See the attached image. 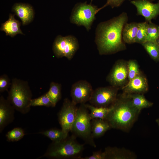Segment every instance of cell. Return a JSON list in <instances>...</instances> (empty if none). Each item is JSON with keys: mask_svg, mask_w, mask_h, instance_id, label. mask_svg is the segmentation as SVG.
<instances>
[{"mask_svg": "<svg viewBox=\"0 0 159 159\" xmlns=\"http://www.w3.org/2000/svg\"><path fill=\"white\" fill-rule=\"evenodd\" d=\"M128 20L127 13L123 12L118 16L101 22L97 25L95 29V41L100 54H112L126 49L122 32Z\"/></svg>", "mask_w": 159, "mask_h": 159, "instance_id": "obj_1", "label": "cell"}, {"mask_svg": "<svg viewBox=\"0 0 159 159\" xmlns=\"http://www.w3.org/2000/svg\"><path fill=\"white\" fill-rule=\"evenodd\" d=\"M112 109L105 120L112 128L128 131L136 121L141 111L125 95H118Z\"/></svg>", "mask_w": 159, "mask_h": 159, "instance_id": "obj_2", "label": "cell"}, {"mask_svg": "<svg viewBox=\"0 0 159 159\" xmlns=\"http://www.w3.org/2000/svg\"><path fill=\"white\" fill-rule=\"evenodd\" d=\"M76 138L72 134L59 142H52L45 153L38 158L46 157L55 159H80L84 149V145L77 142Z\"/></svg>", "mask_w": 159, "mask_h": 159, "instance_id": "obj_3", "label": "cell"}, {"mask_svg": "<svg viewBox=\"0 0 159 159\" xmlns=\"http://www.w3.org/2000/svg\"><path fill=\"white\" fill-rule=\"evenodd\" d=\"M8 92L7 99L15 110L23 114L29 112L32 94L27 81L16 78L13 79Z\"/></svg>", "mask_w": 159, "mask_h": 159, "instance_id": "obj_4", "label": "cell"}, {"mask_svg": "<svg viewBox=\"0 0 159 159\" xmlns=\"http://www.w3.org/2000/svg\"><path fill=\"white\" fill-rule=\"evenodd\" d=\"M88 110L85 103L80 104L77 107L76 117L71 131L86 143L95 148L96 145L92 135L91 119Z\"/></svg>", "mask_w": 159, "mask_h": 159, "instance_id": "obj_5", "label": "cell"}, {"mask_svg": "<svg viewBox=\"0 0 159 159\" xmlns=\"http://www.w3.org/2000/svg\"><path fill=\"white\" fill-rule=\"evenodd\" d=\"M98 9L97 6L86 2L77 3L72 10L70 21L77 26H84L88 32L95 19Z\"/></svg>", "mask_w": 159, "mask_h": 159, "instance_id": "obj_6", "label": "cell"}, {"mask_svg": "<svg viewBox=\"0 0 159 159\" xmlns=\"http://www.w3.org/2000/svg\"><path fill=\"white\" fill-rule=\"evenodd\" d=\"M79 43L74 36L69 35L62 36L58 35L53 44L52 50L57 58L65 57L71 60L79 48Z\"/></svg>", "mask_w": 159, "mask_h": 159, "instance_id": "obj_7", "label": "cell"}, {"mask_svg": "<svg viewBox=\"0 0 159 159\" xmlns=\"http://www.w3.org/2000/svg\"><path fill=\"white\" fill-rule=\"evenodd\" d=\"M119 88L112 86L100 87L93 90L89 102L97 107H109L115 101Z\"/></svg>", "mask_w": 159, "mask_h": 159, "instance_id": "obj_8", "label": "cell"}, {"mask_svg": "<svg viewBox=\"0 0 159 159\" xmlns=\"http://www.w3.org/2000/svg\"><path fill=\"white\" fill-rule=\"evenodd\" d=\"M77 110L76 105L68 98H65L58 113V119L61 129L68 134L75 119Z\"/></svg>", "mask_w": 159, "mask_h": 159, "instance_id": "obj_9", "label": "cell"}, {"mask_svg": "<svg viewBox=\"0 0 159 159\" xmlns=\"http://www.w3.org/2000/svg\"><path fill=\"white\" fill-rule=\"evenodd\" d=\"M93 90L91 84L87 81L79 80L72 86L70 91L72 101L76 105L85 103L89 101Z\"/></svg>", "mask_w": 159, "mask_h": 159, "instance_id": "obj_10", "label": "cell"}, {"mask_svg": "<svg viewBox=\"0 0 159 159\" xmlns=\"http://www.w3.org/2000/svg\"><path fill=\"white\" fill-rule=\"evenodd\" d=\"M128 79L127 63L122 60L117 61L107 77L110 85L118 88L124 85Z\"/></svg>", "mask_w": 159, "mask_h": 159, "instance_id": "obj_11", "label": "cell"}, {"mask_svg": "<svg viewBox=\"0 0 159 159\" xmlns=\"http://www.w3.org/2000/svg\"><path fill=\"white\" fill-rule=\"evenodd\" d=\"M130 2L136 7L137 15L144 17L148 23L159 15V2L153 3L149 0H133Z\"/></svg>", "mask_w": 159, "mask_h": 159, "instance_id": "obj_12", "label": "cell"}, {"mask_svg": "<svg viewBox=\"0 0 159 159\" xmlns=\"http://www.w3.org/2000/svg\"><path fill=\"white\" fill-rule=\"evenodd\" d=\"M15 109L10 102L4 97H0V132L11 123L14 119Z\"/></svg>", "mask_w": 159, "mask_h": 159, "instance_id": "obj_13", "label": "cell"}, {"mask_svg": "<svg viewBox=\"0 0 159 159\" xmlns=\"http://www.w3.org/2000/svg\"><path fill=\"white\" fill-rule=\"evenodd\" d=\"M148 88L146 78L140 73L129 81L122 89L125 94H142L148 91Z\"/></svg>", "mask_w": 159, "mask_h": 159, "instance_id": "obj_14", "label": "cell"}, {"mask_svg": "<svg viewBox=\"0 0 159 159\" xmlns=\"http://www.w3.org/2000/svg\"><path fill=\"white\" fill-rule=\"evenodd\" d=\"M12 11L21 19L23 25L29 24L33 19L34 10L32 7L29 4L15 3L12 7Z\"/></svg>", "mask_w": 159, "mask_h": 159, "instance_id": "obj_15", "label": "cell"}, {"mask_svg": "<svg viewBox=\"0 0 159 159\" xmlns=\"http://www.w3.org/2000/svg\"><path fill=\"white\" fill-rule=\"evenodd\" d=\"M105 159H134L136 156L134 153L125 148L107 147L104 151Z\"/></svg>", "mask_w": 159, "mask_h": 159, "instance_id": "obj_16", "label": "cell"}, {"mask_svg": "<svg viewBox=\"0 0 159 159\" xmlns=\"http://www.w3.org/2000/svg\"><path fill=\"white\" fill-rule=\"evenodd\" d=\"M20 23L15 19L14 15L10 14L7 21L1 24L0 29L4 32L6 36L14 37L17 34L24 35L20 28Z\"/></svg>", "mask_w": 159, "mask_h": 159, "instance_id": "obj_17", "label": "cell"}, {"mask_svg": "<svg viewBox=\"0 0 159 159\" xmlns=\"http://www.w3.org/2000/svg\"><path fill=\"white\" fill-rule=\"evenodd\" d=\"M91 126L92 135L94 138L102 137L107 131L112 128L106 120L100 119L91 120Z\"/></svg>", "mask_w": 159, "mask_h": 159, "instance_id": "obj_18", "label": "cell"}, {"mask_svg": "<svg viewBox=\"0 0 159 159\" xmlns=\"http://www.w3.org/2000/svg\"><path fill=\"white\" fill-rule=\"evenodd\" d=\"M139 27V23H127L124 26L122 32V37L125 43L131 44L135 42Z\"/></svg>", "mask_w": 159, "mask_h": 159, "instance_id": "obj_19", "label": "cell"}, {"mask_svg": "<svg viewBox=\"0 0 159 159\" xmlns=\"http://www.w3.org/2000/svg\"><path fill=\"white\" fill-rule=\"evenodd\" d=\"M131 100L133 105L140 111L151 107L153 103L147 100L143 94H125Z\"/></svg>", "mask_w": 159, "mask_h": 159, "instance_id": "obj_20", "label": "cell"}, {"mask_svg": "<svg viewBox=\"0 0 159 159\" xmlns=\"http://www.w3.org/2000/svg\"><path fill=\"white\" fill-rule=\"evenodd\" d=\"M87 108L90 111L89 113L91 120L100 119L105 120L112 109L111 106L109 107H97L91 105L85 104Z\"/></svg>", "mask_w": 159, "mask_h": 159, "instance_id": "obj_21", "label": "cell"}, {"mask_svg": "<svg viewBox=\"0 0 159 159\" xmlns=\"http://www.w3.org/2000/svg\"><path fill=\"white\" fill-rule=\"evenodd\" d=\"M37 133L41 134L48 138L53 142H58L66 138L68 134L62 129L52 128Z\"/></svg>", "mask_w": 159, "mask_h": 159, "instance_id": "obj_22", "label": "cell"}, {"mask_svg": "<svg viewBox=\"0 0 159 159\" xmlns=\"http://www.w3.org/2000/svg\"><path fill=\"white\" fill-rule=\"evenodd\" d=\"M49 87L47 93L55 107L62 97V85L60 84L52 82Z\"/></svg>", "mask_w": 159, "mask_h": 159, "instance_id": "obj_23", "label": "cell"}, {"mask_svg": "<svg viewBox=\"0 0 159 159\" xmlns=\"http://www.w3.org/2000/svg\"><path fill=\"white\" fill-rule=\"evenodd\" d=\"M142 44L153 60L159 61V46L155 42L146 41Z\"/></svg>", "mask_w": 159, "mask_h": 159, "instance_id": "obj_24", "label": "cell"}, {"mask_svg": "<svg viewBox=\"0 0 159 159\" xmlns=\"http://www.w3.org/2000/svg\"><path fill=\"white\" fill-rule=\"evenodd\" d=\"M30 106L54 107L47 93L38 98L32 99L30 102Z\"/></svg>", "mask_w": 159, "mask_h": 159, "instance_id": "obj_25", "label": "cell"}, {"mask_svg": "<svg viewBox=\"0 0 159 159\" xmlns=\"http://www.w3.org/2000/svg\"><path fill=\"white\" fill-rule=\"evenodd\" d=\"M24 130L21 127H15L8 132L6 135L8 142H17L22 139L24 135Z\"/></svg>", "mask_w": 159, "mask_h": 159, "instance_id": "obj_26", "label": "cell"}, {"mask_svg": "<svg viewBox=\"0 0 159 159\" xmlns=\"http://www.w3.org/2000/svg\"><path fill=\"white\" fill-rule=\"evenodd\" d=\"M148 23L145 21L139 22V27L134 43L142 44L146 41Z\"/></svg>", "mask_w": 159, "mask_h": 159, "instance_id": "obj_27", "label": "cell"}, {"mask_svg": "<svg viewBox=\"0 0 159 159\" xmlns=\"http://www.w3.org/2000/svg\"><path fill=\"white\" fill-rule=\"evenodd\" d=\"M159 36V26L151 21L148 22L147 28L146 41L155 42Z\"/></svg>", "mask_w": 159, "mask_h": 159, "instance_id": "obj_28", "label": "cell"}, {"mask_svg": "<svg viewBox=\"0 0 159 159\" xmlns=\"http://www.w3.org/2000/svg\"><path fill=\"white\" fill-rule=\"evenodd\" d=\"M127 62L128 70V80L129 81L136 76L140 74V72L138 65L135 61L130 60Z\"/></svg>", "mask_w": 159, "mask_h": 159, "instance_id": "obj_29", "label": "cell"}, {"mask_svg": "<svg viewBox=\"0 0 159 159\" xmlns=\"http://www.w3.org/2000/svg\"><path fill=\"white\" fill-rule=\"evenodd\" d=\"M11 83L10 79L6 74H3L0 76V92L8 91Z\"/></svg>", "mask_w": 159, "mask_h": 159, "instance_id": "obj_30", "label": "cell"}, {"mask_svg": "<svg viewBox=\"0 0 159 159\" xmlns=\"http://www.w3.org/2000/svg\"><path fill=\"white\" fill-rule=\"evenodd\" d=\"M125 0H107L106 3L102 7L98 9V12L102 9L109 6H111L112 8L118 7Z\"/></svg>", "mask_w": 159, "mask_h": 159, "instance_id": "obj_31", "label": "cell"}, {"mask_svg": "<svg viewBox=\"0 0 159 159\" xmlns=\"http://www.w3.org/2000/svg\"><path fill=\"white\" fill-rule=\"evenodd\" d=\"M80 159H105V155L104 152L97 151L93 152L92 155L90 156L81 157Z\"/></svg>", "mask_w": 159, "mask_h": 159, "instance_id": "obj_32", "label": "cell"}, {"mask_svg": "<svg viewBox=\"0 0 159 159\" xmlns=\"http://www.w3.org/2000/svg\"><path fill=\"white\" fill-rule=\"evenodd\" d=\"M155 122L158 125L159 128V118H157L155 120Z\"/></svg>", "mask_w": 159, "mask_h": 159, "instance_id": "obj_33", "label": "cell"}, {"mask_svg": "<svg viewBox=\"0 0 159 159\" xmlns=\"http://www.w3.org/2000/svg\"><path fill=\"white\" fill-rule=\"evenodd\" d=\"M155 42L159 46V36L158 39L156 40Z\"/></svg>", "mask_w": 159, "mask_h": 159, "instance_id": "obj_34", "label": "cell"}, {"mask_svg": "<svg viewBox=\"0 0 159 159\" xmlns=\"http://www.w3.org/2000/svg\"></svg>", "mask_w": 159, "mask_h": 159, "instance_id": "obj_35", "label": "cell"}, {"mask_svg": "<svg viewBox=\"0 0 159 159\" xmlns=\"http://www.w3.org/2000/svg\"><path fill=\"white\" fill-rule=\"evenodd\" d=\"M92 0H91V1H92Z\"/></svg>", "mask_w": 159, "mask_h": 159, "instance_id": "obj_36", "label": "cell"}]
</instances>
